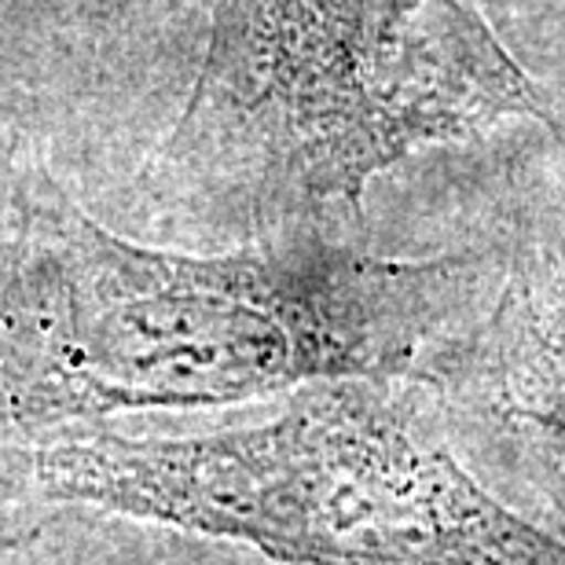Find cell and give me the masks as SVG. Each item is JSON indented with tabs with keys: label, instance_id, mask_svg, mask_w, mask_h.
<instances>
[{
	"label": "cell",
	"instance_id": "obj_3",
	"mask_svg": "<svg viewBox=\"0 0 565 565\" xmlns=\"http://www.w3.org/2000/svg\"><path fill=\"white\" fill-rule=\"evenodd\" d=\"M514 118L555 126L462 0H217L166 151L276 228H331L390 166Z\"/></svg>",
	"mask_w": 565,
	"mask_h": 565
},
{
	"label": "cell",
	"instance_id": "obj_1",
	"mask_svg": "<svg viewBox=\"0 0 565 565\" xmlns=\"http://www.w3.org/2000/svg\"><path fill=\"white\" fill-rule=\"evenodd\" d=\"M481 282L473 254L379 257L312 224L228 254L158 250L41 177L0 224V415L49 426L342 379L426 386Z\"/></svg>",
	"mask_w": 565,
	"mask_h": 565
},
{
	"label": "cell",
	"instance_id": "obj_2",
	"mask_svg": "<svg viewBox=\"0 0 565 565\" xmlns=\"http://www.w3.org/2000/svg\"><path fill=\"white\" fill-rule=\"evenodd\" d=\"M415 386L320 382L276 419L199 437H52L0 451V473L287 565H565V540L462 467Z\"/></svg>",
	"mask_w": 565,
	"mask_h": 565
},
{
	"label": "cell",
	"instance_id": "obj_5",
	"mask_svg": "<svg viewBox=\"0 0 565 565\" xmlns=\"http://www.w3.org/2000/svg\"><path fill=\"white\" fill-rule=\"evenodd\" d=\"M15 544H19L15 536H0V551H4V547H15Z\"/></svg>",
	"mask_w": 565,
	"mask_h": 565
},
{
	"label": "cell",
	"instance_id": "obj_4",
	"mask_svg": "<svg viewBox=\"0 0 565 565\" xmlns=\"http://www.w3.org/2000/svg\"><path fill=\"white\" fill-rule=\"evenodd\" d=\"M426 386L451 390L500 426L555 492L565 514V279L518 265L478 323L429 371Z\"/></svg>",
	"mask_w": 565,
	"mask_h": 565
}]
</instances>
